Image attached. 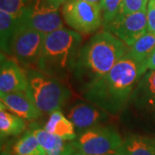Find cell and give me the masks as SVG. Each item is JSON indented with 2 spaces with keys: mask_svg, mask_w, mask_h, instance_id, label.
Listing matches in <instances>:
<instances>
[{
  "mask_svg": "<svg viewBox=\"0 0 155 155\" xmlns=\"http://www.w3.org/2000/svg\"><path fill=\"white\" fill-rule=\"evenodd\" d=\"M147 72L144 66L126 54L82 95L86 101L116 116L129 104L136 84Z\"/></svg>",
  "mask_w": 155,
  "mask_h": 155,
  "instance_id": "6da1fadb",
  "label": "cell"
},
{
  "mask_svg": "<svg viewBox=\"0 0 155 155\" xmlns=\"http://www.w3.org/2000/svg\"><path fill=\"white\" fill-rule=\"evenodd\" d=\"M128 47L112 34L104 30L95 34L82 45L72 72L76 88L83 93L110 71L127 54Z\"/></svg>",
  "mask_w": 155,
  "mask_h": 155,
  "instance_id": "7a4b0ae2",
  "label": "cell"
},
{
  "mask_svg": "<svg viewBox=\"0 0 155 155\" xmlns=\"http://www.w3.org/2000/svg\"><path fill=\"white\" fill-rule=\"evenodd\" d=\"M82 43V35L69 28L46 35L37 70L66 82L72 77Z\"/></svg>",
  "mask_w": 155,
  "mask_h": 155,
  "instance_id": "3957f363",
  "label": "cell"
},
{
  "mask_svg": "<svg viewBox=\"0 0 155 155\" xmlns=\"http://www.w3.org/2000/svg\"><path fill=\"white\" fill-rule=\"evenodd\" d=\"M27 94L42 113L50 114L61 108L72 97V91L58 78L48 76L38 70H28Z\"/></svg>",
  "mask_w": 155,
  "mask_h": 155,
  "instance_id": "277c9868",
  "label": "cell"
},
{
  "mask_svg": "<svg viewBox=\"0 0 155 155\" xmlns=\"http://www.w3.org/2000/svg\"><path fill=\"white\" fill-rule=\"evenodd\" d=\"M61 14L67 25L81 35L94 33L103 25L99 4L84 0H68L62 5Z\"/></svg>",
  "mask_w": 155,
  "mask_h": 155,
  "instance_id": "5b68a950",
  "label": "cell"
},
{
  "mask_svg": "<svg viewBox=\"0 0 155 155\" xmlns=\"http://www.w3.org/2000/svg\"><path fill=\"white\" fill-rule=\"evenodd\" d=\"M122 142L114 127L98 126L80 133L72 143L83 155H108L118 152Z\"/></svg>",
  "mask_w": 155,
  "mask_h": 155,
  "instance_id": "8992f818",
  "label": "cell"
},
{
  "mask_svg": "<svg viewBox=\"0 0 155 155\" xmlns=\"http://www.w3.org/2000/svg\"><path fill=\"white\" fill-rule=\"evenodd\" d=\"M20 23L48 35L64 28L60 6L50 0H32L19 17Z\"/></svg>",
  "mask_w": 155,
  "mask_h": 155,
  "instance_id": "52a82bcc",
  "label": "cell"
},
{
  "mask_svg": "<svg viewBox=\"0 0 155 155\" xmlns=\"http://www.w3.org/2000/svg\"><path fill=\"white\" fill-rule=\"evenodd\" d=\"M46 35L19 24L11 44V55L24 69L37 68Z\"/></svg>",
  "mask_w": 155,
  "mask_h": 155,
  "instance_id": "ba28073f",
  "label": "cell"
},
{
  "mask_svg": "<svg viewBox=\"0 0 155 155\" xmlns=\"http://www.w3.org/2000/svg\"><path fill=\"white\" fill-rule=\"evenodd\" d=\"M104 28L129 48L148 31L147 11L129 15L119 14L113 22Z\"/></svg>",
  "mask_w": 155,
  "mask_h": 155,
  "instance_id": "9c48e42d",
  "label": "cell"
},
{
  "mask_svg": "<svg viewBox=\"0 0 155 155\" xmlns=\"http://www.w3.org/2000/svg\"><path fill=\"white\" fill-rule=\"evenodd\" d=\"M67 118L73 123L76 131L82 133L95 127L102 126L110 120L111 115L85 100L77 102L68 110Z\"/></svg>",
  "mask_w": 155,
  "mask_h": 155,
  "instance_id": "30bf717a",
  "label": "cell"
},
{
  "mask_svg": "<svg viewBox=\"0 0 155 155\" xmlns=\"http://www.w3.org/2000/svg\"><path fill=\"white\" fill-rule=\"evenodd\" d=\"M129 104L141 116L155 119V70L147 71L140 78Z\"/></svg>",
  "mask_w": 155,
  "mask_h": 155,
  "instance_id": "8fae6325",
  "label": "cell"
},
{
  "mask_svg": "<svg viewBox=\"0 0 155 155\" xmlns=\"http://www.w3.org/2000/svg\"><path fill=\"white\" fill-rule=\"evenodd\" d=\"M28 89L27 72L17 61L5 54H1L0 95L26 91Z\"/></svg>",
  "mask_w": 155,
  "mask_h": 155,
  "instance_id": "7c38bea8",
  "label": "cell"
},
{
  "mask_svg": "<svg viewBox=\"0 0 155 155\" xmlns=\"http://www.w3.org/2000/svg\"><path fill=\"white\" fill-rule=\"evenodd\" d=\"M0 105L25 121L36 120L42 115L26 91L0 95Z\"/></svg>",
  "mask_w": 155,
  "mask_h": 155,
  "instance_id": "4fadbf2b",
  "label": "cell"
},
{
  "mask_svg": "<svg viewBox=\"0 0 155 155\" xmlns=\"http://www.w3.org/2000/svg\"><path fill=\"white\" fill-rule=\"evenodd\" d=\"M31 131L47 155H72L77 150L72 142L66 141L44 128L35 127Z\"/></svg>",
  "mask_w": 155,
  "mask_h": 155,
  "instance_id": "5bb4252c",
  "label": "cell"
},
{
  "mask_svg": "<svg viewBox=\"0 0 155 155\" xmlns=\"http://www.w3.org/2000/svg\"><path fill=\"white\" fill-rule=\"evenodd\" d=\"M43 128L66 141H72L77 138L76 129L73 123L61 110H55L50 113Z\"/></svg>",
  "mask_w": 155,
  "mask_h": 155,
  "instance_id": "9a60e30c",
  "label": "cell"
},
{
  "mask_svg": "<svg viewBox=\"0 0 155 155\" xmlns=\"http://www.w3.org/2000/svg\"><path fill=\"white\" fill-rule=\"evenodd\" d=\"M118 153L122 155H155V140L132 134L123 140Z\"/></svg>",
  "mask_w": 155,
  "mask_h": 155,
  "instance_id": "2e32d148",
  "label": "cell"
},
{
  "mask_svg": "<svg viewBox=\"0 0 155 155\" xmlns=\"http://www.w3.org/2000/svg\"><path fill=\"white\" fill-rule=\"evenodd\" d=\"M20 24L19 17L0 11V44L2 54L11 55V44Z\"/></svg>",
  "mask_w": 155,
  "mask_h": 155,
  "instance_id": "e0dca14e",
  "label": "cell"
},
{
  "mask_svg": "<svg viewBox=\"0 0 155 155\" xmlns=\"http://www.w3.org/2000/svg\"><path fill=\"white\" fill-rule=\"evenodd\" d=\"M154 49L155 34L147 31L128 48L127 55L145 67V62Z\"/></svg>",
  "mask_w": 155,
  "mask_h": 155,
  "instance_id": "ac0fdd59",
  "label": "cell"
},
{
  "mask_svg": "<svg viewBox=\"0 0 155 155\" xmlns=\"http://www.w3.org/2000/svg\"><path fill=\"white\" fill-rule=\"evenodd\" d=\"M26 128L25 120L5 110L0 105V134L1 138L16 136Z\"/></svg>",
  "mask_w": 155,
  "mask_h": 155,
  "instance_id": "d6986e66",
  "label": "cell"
},
{
  "mask_svg": "<svg viewBox=\"0 0 155 155\" xmlns=\"http://www.w3.org/2000/svg\"><path fill=\"white\" fill-rule=\"evenodd\" d=\"M14 155H47L32 131H28L13 146Z\"/></svg>",
  "mask_w": 155,
  "mask_h": 155,
  "instance_id": "ffe728a7",
  "label": "cell"
},
{
  "mask_svg": "<svg viewBox=\"0 0 155 155\" xmlns=\"http://www.w3.org/2000/svg\"><path fill=\"white\" fill-rule=\"evenodd\" d=\"M122 0H101L100 7L103 15L104 28L116 19L120 14Z\"/></svg>",
  "mask_w": 155,
  "mask_h": 155,
  "instance_id": "44dd1931",
  "label": "cell"
},
{
  "mask_svg": "<svg viewBox=\"0 0 155 155\" xmlns=\"http://www.w3.org/2000/svg\"><path fill=\"white\" fill-rule=\"evenodd\" d=\"M32 0H0V11L15 17H20Z\"/></svg>",
  "mask_w": 155,
  "mask_h": 155,
  "instance_id": "7402d4cb",
  "label": "cell"
},
{
  "mask_svg": "<svg viewBox=\"0 0 155 155\" xmlns=\"http://www.w3.org/2000/svg\"><path fill=\"white\" fill-rule=\"evenodd\" d=\"M150 0H122L120 14L129 15L147 11Z\"/></svg>",
  "mask_w": 155,
  "mask_h": 155,
  "instance_id": "603a6c76",
  "label": "cell"
},
{
  "mask_svg": "<svg viewBox=\"0 0 155 155\" xmlns=\"http://www.w3.org/2000/svg\"><path fill=\"white\" fill-rule=\"evenodd\" d=\"M148 31L155 34V1L150 0L147 9Z\"/></svg>",
  "mask_w": 155,
  "mask_h": 155,
  "instance_id": "cb8c5ba5",
  "label": "cell"
},
{
  "mask_svg": "<svg viewBox=\"0 0 155 155\" xmlns=\"http://www.w3.org/2000/svg\"><path fill=\"white\" fill-rule=\"evenodd\" d=\"M145 67L147 71L155 70V49L151 53V54L148 56L147 60L145 62Z\"/></svg>",
  "mask_w": 155,
  "mask_h": 155,
  "instance_id": "d4e9b609",
  "label": "cell"
},
{
  "mask_svg": "<svg viewBox=\"0 0 155 155\" xmlns=\"http://www.w3.org/2000/svg\"><path fill=\"white\" fill-rule=\"evenodd\" d=\"M50 1H52L53 3H54V4L57 5L61 6L64 3H66L67 1H68V0H50Z\"/></svg>",
  "mask_w": 155,
  "mask_h": 155,
  "instance_id": "484cf974",
  "label": "cell"
},
{
  "mask_svg": "<svg viewBox=\"0 0 155 155\" xmlns=\"http://www.w3.org/2000/svg\"><path fill=\"white\" fill-rule=\"evenodd\" d=\"M84 1H86L89 3H92V4H100L101 0H84Z\"/></svg>",
  "mask_w": 155,
  "mask_h": 155,
  "instance_id": "4316f807",
  "label": "cell"
},
{
  "mask_svg": "<svg viewBox=\"0 0 155 155\" xmlns=\"http://www.w3.org/2000/svg\"><path fill=\"white\" fill-rule=\"evenodd\" d=\"M1 155H14L13 153H9V152H7V151H2L1 152Z\"/></svg>",
  "mask_w": 155,
  "mask_h": 155,
  "instance_id": "83f0119b",
  "label": "cell"
},
{
  "mask_svg": "<svg viewBox=\"0 0 155 155\" xmlns=\"http://www.w3.org/2000/svg\"><path fill=\"white\" fill-rule=\"evenodd\" d=\"M108 155H122L120 153H118V152H116V153H110V154H108Z\"/></svg>",
  "mask_w": 155,
  "mask_h": 155,
  "instance_id": "f1b7e54d",
  "label": "cell"
},
{
  "mask_svg": "<svg viewBox=\"0 0 155 155\" xmlns=\"http://www.w3.org/2000/svg\"><path fill=\"white\" fill-rule=\"evenodd\" d=\"M72 155H83L82 153H74V154Z\"/></svg>",
  "mask_w": 155,
  "mask_h": 155,
  "instance_id": "f546056e",
  "label": "cell"
},
{
  "mask_svg": "<svg viewBox=\"0 0 155 155\" xmlns=\"http://www.w3.org/2000/svg\"><path fill=\"white\" fill-rule=\"evenodd\" d=\"M154 1H155V0H154Z\"/></svg>",
  "mask_w": 155,
  "mask_h": 155,
  "instance_id": "4dcf8cb0",
  "label": "cell"
}]
</instances>
